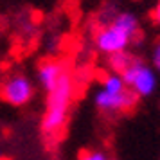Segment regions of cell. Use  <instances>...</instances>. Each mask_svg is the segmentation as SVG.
Here are the masks:
<instances>
[{
	"label": "cell",
	"mask_w": 160,
	"mask_h": 160,
	"mask_svg": "<svg viewBox=\"0 0 160 160\" xmlns=\"http://www.w3.org/2000/svg\"><path fill=\"white\" fill-rule=\"evenodd\" d=\"M74 94V83L68 74H63L58 85L49 92V101H47V110L42 119V130L47 137H56L63 130L70 108Z\"/></svg>",
	"instance_id": "1"
},
{
	"label": "cell",
	"mask_w": 160,
	"mask_h": 160,
	"mask_svg": "<svg viewBox=\"0 0 160 160\" xmlns=\"http://www.w3.org/2000/svg\"><path fill=\"white\" fill-rule=\"evenodd\" d=\"M121 76H122L124 85L137 97H149L157 90V74H155V70L137 58H133V61L121 72Z\"/></svg>",
	"instance_id": "2"
},
{
	"label": "cell",
	"mask_w": 160,
	"mask_h": 160,
	"mask_svg": "<svg viewBox=\"0 0 160 160\" xmlns=\"http://www.w3.org/2000/svg\"><path fill=\"white\" fill-rule=\"evenodd\" d=\"M34 95V87L29 78L22 74H13L2 81L0 97L11 106H25Z\"/></svg>",
	"instance_id": "3"
},
{
	"label": "cell",
	"mask_w": 160,
	"mask_h": 160,
	"mask_svg": "<svg viewBox=\"0 0 160 160\" xmlns=\"http://www.w3.org/2000/svg\"><path fill=\"white\" fill-rule=\"evenodd\" d=\"M133 34L126 32L124 29L117 27L115 23L110 22L108 25H104L101 29L97 31L95 34V47L97 51H101L102 54H115V52H122L126 51L130 43L133 42Z\"/></svg>",
	"instance_id": "4"
},
{
	"label": "cell",
	"mask_w": 160,
	"mask_h": 160,
	"mask_svg": "<svg viewBox=\"0 0 160 160\" xmlns=\"http://www.w3.org/2000/svg\"><path fill=\"white\" fill-rule=\"evenodd\" d=\"M137 95L131 92L130 88H126L122 92H106V90H97L94 97L95 106L104 112V113H121V112H128L137 104Z\"/></svg>",
	"instance_id": "5"
},
{
	"label": "cell",
	"mask_w": 160,
	"mask_h": 160,
	"mask_svg": "<svg viewBox=\"0 0 160 160\" xmlns=\"http://www.w3.org/2000/svg\"><path fill=\"white\" fill-rule=\"evenodd\" d=\"M63 74H65V65L61 61H54V59L43 61L38 68V81L45 92H51L58 85V81L61 79Z\"/></svg>",
	"instance_id": "6"
},
{
	"label": "cell",
	"mask_w": 160,
	"mask_h": 160,
	"mask_svg": "<svg viewBox=\"0 0 160 160\" xmlns=\"http://www.w3.org/2000/svg\"><path fill=\"white\" fill-rule=\"evenodd\" d=\"M112 23H115L117 27H121L124 29L126 32H130L133 36H137L138 32V20L137 16L133 15V13H119L112 18Z\"/></svg>",
	"instance_id": "7"
},
{
	"label": "cell",
	"mask_w": 160,
	"mask_h": 160,
	"mask_svg": "<svg viewBox=\"0 0 160 160\" xmlns=\"http://www.w3.org/2000/svg\"><path fill=\"white\" fill-rule=\"evenodd\" d=\"M126 85H124L122 81V76L117 72H112L108 74V76H104V79H102V90H106V92H113V94H117V92H122V90H126Z\"/></svg>",
	"instance_id": "8"
},
{
	"label": "cell",
	"mask_w": 160,
	"mask_h": 160,
	"mask_svg": "<svg viewBox=\"0 0 160 160\" xmlns=\"http://www.w3.org/2000/svg\"><path fill=\"white\" fill-rule=\"evenodd\" d=\"M131 61H133V56H131L130 52H126V51L115 52V54H112V56H110V65H112V70L117 72V74L122 72Z\"/></svg>",
	"instance_id": "9"
},
{
	"label": "cell",
	"mask_w": 160,
	"mask_h": 160,
	"mask_svg": "<svg viewBox=\"0 0 160 160\" xmlns=\"http://www.w3.org/2000/svg\"><path fill=\"white\" fill-rule=\"evenodd\" d=\"M79 160H110L104 151H83L79 155Z\"/></svg>",
	"instance_id": "10"
},
{
	"label": "cell",
	"mask_w": 160,
	"mask_h": 160,
	"mask_svg": "<svg viewBox=\"0 0 160 160\" xmlns=\"http://www.w3.org/2000/svg\"><path fill=\"white\" fill-rule=\"evenodd\" d=\"M153 65L160 72V42L155 45V51H153Z\"/></svg>",
	"instance_id": "11"
},
{
	"label": "cell",
	"mask_w": 160,
	"mask_h": 160,
	"mask_svg": "<svg viewBox=\"0 0 160 160\" xmlns=\"http://www.w3.org/2000/svg\"><path fill=\"white\" fill-rule=\"evenodd\" d=\"M153 20L160 25V0L157 2V6H155V9H153Z\"/></svg>",
	"instance_id": "12"
},
{
	"label": "cell",
	"mask_w": 160,
	"mask_h": 160,
	"mask_svg": "<svg viewBox=\"0 0 160 160\" xmlns=\"http://www.w3.org/2000/svg\"><path fill=\"white\" fill-rule=\"evenodd\" d=\"M0 160H4V153L0 151Z\"/></svg>",
	"instance_id": "13"
}]
</instances>
